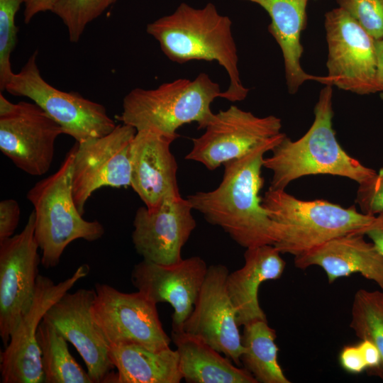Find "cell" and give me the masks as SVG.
Instances as JSON below:
<instances>
[{"label": "cell", "instance_id": "6da1fadb", "mask_svg": "<svg viewBox=\"0 0 383 383\" xmlns=\"http://www.w3.org/2000/svg\"><path fill=\"white\" fill-rule=\"evenodd\" d=\"M287 135L255 146L244 155L224 163L222 180L213 190L187 196L193 209L209 223L219 226L240 246L248 248L274 243L272 221L262 206V168L265 154Z\"/></svg>", "mask_w": 383, "mask_h": 383}, {"label": "cell", "instance_id": "7a4b0ae2", "mask_svg": "<svg viewBox=\"0 0 383 383\" xmlns=\"http://www.w3.org/2000/svg\"><path fill=\"white\" fill-rule=\"evenodd\" d=\"M146 32L174 62L216 61L222 66L228 75L229 85L221 98L235 102L247 97L249 89L240 78L232 21L219 13L213 4L194 8L182 3L173 13L148 23Z\"/></svg>", "mask_w": 383, "mask_h": 383}, {"label": "cell", "instance_id": "3957f363", "mask_svg": "<svg viewBox=\"0 0 383 383\" xmlns=\"http://www.w3.org/2000/svg\"><path fill=\"white\" fill-rule=\"evenodd\" d=\"M333 87L325 85L314 107V120L299 139L287 135L264 157L263 167L272 172L268 189L285 190L304 176L330 174L348 178L358 185L373 178L377 172L348 155L333 128Z\"/></svg>", "mask_w": 383, "mask_h": 383}, {"label": "cell", "instance_id": "277c9868", "mask_svg": "<svg viewBox=\"0 0 383 383\" xmlns=\"http://www.w3.org/2000/svg\"><path fill=\"white\" fill-rule=\"evenodd\" d=\"M262 206L272 221L273 245L282 254H304L335 238L361 233L374 216L323 200L305 201L285 190L268 189Z\"/></svg>", "mask_w": 383, "mask_h": 383}, {"label": "cell", "instance_id": "5b68a950", "mask_svg": "<svg viewBox=\"0 0 383 383\" xmlns=\"http://www.w3.org/2000/svg\"><path fill=\"white\" fill-rule=\"evenodd\" d=\"M222 91L206 73L194 79H177L154 89L135 88L123 98L117 119L136 129L151 130L177 138V130L196 122L204 129L214 113L211 104Z\"/></svg>", "mask_w": 383, "mask_h": 383}, {"label": "cell", "instance_id": "8992f818", "mask_svg": "<svg viewBox=\"0 0 383 383\" xmlns=\"http://www.w3.org/2000/svg\"><path fill=\"white\" fill-rule=\"evenodd\" d=\"M74 151V145L57 170L36 182L26 195L34 209L35 238L46 269L60 263L74 240L93 242L105 233L99 221L84 219L75 204L72 180Z\"/></svg>", "mask_w": 383, "mask_h": 383}, {"label": "cell", "instance_id": "52a82bcc", "mask_svg": "<svg viewBox=\"0 0 383 383\" xmlns=\"http://www.w3.org/2000/svg\"><path fill=\"white\" fill-rule=\"evenodd\" d=\"M35 50L7 82L5 91L26 97L39 106L62 128L63 134L80 143L104 136L116 126L104 106L74 91H64L42 77Z\"/></svg>", "mask_w": 383, "mask_h": 383}, {"label": "cell", "instance_id": "ba28073f", "mask_svg": "<svg viewBox=\"0 0 383 383\" xmlns=\"http://www.w3.org/2000/svg\"><path fill=\"white\" fill-rule=\"evenodd\" d=\"M326 85L357 94L377 93L375 40L345 10L325 15Z\"/></svg>", "mask_w": 383, "mask_h": 383}, {"label": "cell", "instance_id": "9c48e42d", "mask_svg": "<svg viewBox=\"0 0 383 383\" xmlns=\"http://www.w3.org/2000/svg\"><path fill=\"white\" fill-rule=\"evenodd\" d=\"M61 127L34 102L13 104L0 93V150L32 176L47 173Z\"/></svg>", "mask_w": 383, "mask_h": 383}, {"label": "cell", "instance_id": "30bf717a", "mask_svg": "<svg viewBox=\"0 0 383 383\" xmlns=\"http://www.w3.org/2000/svg\"><path fill=\"white\" fill-rule=\"evenodd\" d=\"M33 211L23 230L0 241V337L4 348L33 301L41 257Z\"/></svg>", "mask_w": 383, "mask_h": 383}, {"label": "cell", "instance_id": "8fae6325", "mask_svg": "<svg viewBox=\"0 0 383 383\" xmlns=\"http://www.w3.org/2000/svg\"><path fill=\"white\" fill-rule=\"evenodd\" d=\"M92 313L109 345L133 343L159 351L171 338L160 320L157 304L140 292L126 293L96 283Z\"/></svg>", "mask_w": 383, "mask_h": 383}, {"label": "cell", "instance_id": "7c38bea8", "mask_svg": "<svg viewBox=\"0 0 383 383\" xmlns=\"http://www.w3.org/2000/svg\"><path fill=\"white\" fill-rule=\"evenodd\" d=\"M136 132L133 127L121 123L104 136L76 142L72 192L81 214L97 189L131 187L130 150Z\"/></svg>", "mask_w": 383, "mask_h": 383}, {"label": "cell", "instance_id": "4fadbf2b", "mask_svg": "<svg viewBox=\"0 0 383 383\" xmlns=\"http://www.w3.org/2000/svg\"><path fill=\"white\" fill-rule=\"evenodd\" d=\"M89 272V266L82 265L71 277L58 283L39 274L32 305L1 353V382H44L36 338L38 326L48 309Z\"/></svg>", "mask_w": 383, "mask_h": 383}, {"label": "cell", "instance_id": "5bb4252c", "mask_svg": "<svg viewBox=\"0 0 383 383\" xmlns=\"http://www.w3.org/2000/svg\"><path fill=\"white\" fill-rule=\"evenodd\" d=\"M279 118L259 117L236 106L214 113L185 159L198 162L214 170L228 161L238 158L255 146L282 132Z\"/></svg>", "mask_w": 383, "mask_h": 383}, {"label": "cell", "instance_id": "9a60e30c", "mask_svg": "<svg viewBox=\"0 0 383 383\" xmlns=\"http://www.w3.org/2000/svg\"><path fill=\"white\" fill-rule=\"evenodd\" d=\"M94 289L65 293L46 312L52 323L76 348L93 383H113L115 373L110 345L92 313Z\"/></svg>", "mask_w": 383, "mask_h": 383}, {"label": "cell", "instance_id": "2e32d148", "mask_svg": "<svg viewBox=\"0 0 383 383\" xmlns=\"http://www.w3.org/2000/svg\"><path fill=\"white\" fill-rule=\"evenodd\" d=\"M228 274L223 265L209 266L194 309L180 328L203 339L240 366L243 347L237 312L227 290Z\"/></svg>", "mask_w": 383, "mask_h": 383}, {"label": "cell", "instance_id": "e0dca14e", "mask_svg": "<svg viewBox=\"0 0 383 383\" xmlns=\"http://www.w3.org/2000/svg\"><path fill=\"white\" fill-rule=\"evenodd\" d=\"M187 199L165 200L159 206L139 207L133 219L132 241L143 260L173 265L182 260V249L196 226Z\"/></svg>", "mask_w": 383, "mask_h": 383}, {"label": "cell", "instance_id": "ac0fdd59", "mask_svg": "<svg viewBox=\"0 0 383 383\" xmlns=\"http://www.w3.org/2000/svg\"><path fill=\"white\" fill-rule=\"evenodd\" d=\"M208 267L199 256L169 265L143 260L133 267L131 282L150 301L170 304L172 328H180L194 309Z\"/></svg>", "mask_w": 383, "mask_h": 383}, {"label": "cell", "instance_id": "d6986e66", "mask_svg": "<svg viewBox=\"0 0 383 383\" xmlns=\"http://www.w3.org/2000/svg\"><path fill=\"white\" fill-rule=\"evenodd\" d=\"M174 138L151 130L136 132L131 144V187L148 209L182 196L177 164L170 150Z\"/></svg>", "mask_w": 383, "mask_h": 383}, {"label": "cell", "instance_id": "ffe728a7", "mask_svg": "<svg viewBox=\"0 0 383 383\" xmlns=\"http://www.w3.org/2000/svg\"><path fill=\"white\" fill-rule=\"evenodd\" d=\"M361 233H350L331 239L294 257V265L300 269L313 265L321 267L329 284L338 278L359 273L383 290V255Z\"/></svg>", "mask_w": 383, "mask_h": 383}, {"label": "cell", "instance_id": "44dd1931", "mask_svg": "<svg viewBox=\"0 0 383 383\" xmlns=\"http://www.w3.org/2000/svg\"><path fill=\"white\" fill-rule=\"evenodd\" d=\"M281 254L270 244L246 248L243 267L229 272L226 287L239 326L256 320H267L259 304L258 290L262 282L279 279L282 275L285 262Z\"/></svg>", "mask_w": 383, "mask_h": 383}, {"label": "cell", "instance_id": "7402d4cb", "mask_svg": "<svg viewBox=\"0 0 383 383\" xmlns=\"http://www.w3.org/2000/svg\"><path fill=\"white\" fill-rule=\"evenodd\" d=\"M260 5L269 14L270 33L279 45L284 60L285 78L289 94H294L306 81L326 84V76L306 73L301 67V33L306 25L309 0H241Z\"/></svg>", "mask_w": 383, "mask_h": 383}, {"label": "cell", "instance_id": "603a6c76", "mask_svg": "<svg viewBox=\"0 0 383 383\" xmlns=\"http://www.w3.org/2000/svg\"><path fill=\"white\" fill-rule=\"evenodd\" d=\"M171 339L179 354L183 379L189 383H257L245 368L235 366L203 339L172 328Z\"/></svg>", "mask_w": 383, "mask_h": 383}, {"label": "cell", "instance_id": "cb8c5ba5", "mask_svg": "<svg viewBox=\"0 0 383 383\" xmlns=\"http://www.w3.org/2000/svg\"><path fill=\"white\" fill-rule=\"evenodd\" d=\"M116 368L113 383H179L183 379L177 350L155 351L133 343L111 345Z\"/></svg>", "mask_w": 383, "mask_h": 383}, {"label": "cell", "instance_id": "d4e9b609", "mask_svg": "<svg viewBox=\"0 0 383 383\" xmlns=\"http://www.w3.org/2000/svg\"><path fill=\"white\" fill-rule=\"evenodd\" d=\"M275 331L267 320H256L243 326L240 362L257 383H290L278 362Z\"/></svg>", "mask_w": 383, "mask_h": 383}, {"label": "cell", "instance_id": "484cf974", "mask_svg": "<svg viewBox=\"0 0 383 383\" xmlns=\"http://www.w3.org/2000/svg\"><path fill=\"white\" fill-rule=\"evenodd\" d=\"M36 338L45 383H93L87 371L71 355L67 340L44 318L38 326Z\"/></svg>", "mask_w": 383, "mask_h": 383}, {"label": "cell", "instance_id": "4316f807", "mask_svg": "<svg viewBox=\"0 0 383 383\" xmlns=\"http://www.w3.org/2000/svg\"><path fill=\"white\" fill-rule=\"evenodd\" d=\"M350 326L357 338L371 341L379 349L382 362L374 374L383 380V290L357 291Z\"/></svg>", "mask_w": 383, "mask_h": 383}, {"label": "cell", "instance_id": "83f0119b", "mask_svg": "<svg viewBox=\"0 0 383 383\" xmlns=\"http://www.w3.org/2000/svg\"><path fill=\"white\" fill-rule=\"evenodd\" d=\"M116 0H56L51 10L67 29L69 40L76 43L87 26Z\"/></svg>", "mask_w": 383, "mask_h": 383}, {"label": "cell", "instance_id": "f1b7e54d", "mask_svg": "<svg viewBox=\"0 0 383 383\" xmlns=\"http://www.w3.org/2000/svg\"><path fill=\"white\" fill-rule=\"evenodd\" d=\"M26 0H0V90L5 91L7 82L14 73L11 56L17 43L18 28L15 18Z\"/></svg>", "mask_w": 383, "mask_h": 383}, {"label": "cell", "instance_id": "f546056e", "mask_svg": "<svg viewBox=\"0 0 383 383\" xmlns=\"http://www.w3.org/2000/svg\"><path fill=\"white\" fill-rule=\"evenodd\" d=\"M374 40L383 38V0H336Z\"/></svg>", "mask_w": 383, "mask_h": 383}, {"label": "cell", "instance_id": "4dcf8cb0", "mask_svg": "<svg viewBox=\"0 0 383 383\" xmlns=\"http://www.w3.org/2000/svg\"><path fill=\"white\" fill-rule=\"evenodd\" d=\"M355 203L361 212L370 216L383 211V166L373 178L359 184Z\"/></svg>", "mask_w": 383, "mask_h": 383}, {"label": "cell", "instance_id": "1f68e13d", "mask_svg": "<svg viewBox=\"0 0 383 383\" xmlns=\"http://www.w3.org/2000/svg\"><path fill=\"white\" fill-rule=\"evenodd\" d=\"M21 216L18 201L8 199L0 201V241L13 235Z\"/></svg>", "mask_w": 383, "mask_h": 383}, {"label": "cell", "instance_id": "d6a6232c", "mask_svg": "<svg viewBox=\"0 0 383 383\" xmlns=\"http://www.w3.org/2000/svg\"><path fill=\"white\" fill-rule=\"evenodd\" d=\"M341 367L347 372L358 374L367 370V366L357 345H345L339 355Z\"/></svg>", "mask_w": 383, "mask_h": 383}, {"label": "cell", "instance_id": "836d02e7", "mask_svg": "<svg viewBox=\"0 0 383 383\" xmlns=\"http://www.w3.org/2000/svg\"><path fill=\"white\" fill-rule=\"evenodd\" d=\"M358 345L367 366V370L374 374L379 369L382 362L379 349L368 340H361Z\"/></svg>", "mask_w": 383, "mask_h": 383}, {"label": "cell", "instance_id": "e575fe53", "mask_svg": "<svg viewBox=\"0 0 383 383\" xmlns=\"http://www.w3.org/2000/svg\"><path fill=\"white\" fill-rule=\"evenodd\" d=\"M362 233L371 240L383 255V211L374 216L372 223Z\"/></svg>", "mask_w": 383, "mask_h": 383}, {"label": "cell", "instance_id": "d590c367", "mask_svg": "<svg viewBox=\"0 0 383 383\" xmlns=\"http://www.w3.org/2000/svg\"><path fill=\"white\" fill-rule=\"evenodd\" d=\"M56 0H26L24 6V23H28L40 12L52 10Z\"/></svg>", "mask_w": 383, "mask_h": 383}, {"label": "cell", "instance_id": "8d00e7d4", "mask_svg": "<svg viewBox=\"0 0 383 383\" xmlns=\"http://www.w3.org/2000/svg\"><path fill=\"white\" fill-rule=\"evenodd\" d=\"M376 87L377 92L383 94V38L375 40Z\"/></svg>", "mask_w": 383, "mask_h": 383}]
</instances>
